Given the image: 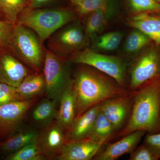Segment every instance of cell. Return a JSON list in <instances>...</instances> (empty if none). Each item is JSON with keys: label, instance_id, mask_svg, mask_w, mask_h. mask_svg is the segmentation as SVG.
Listing matches in <instances>:
<instances>
[{"label": "cell", "instance_id": "obj_1", "mask_svg": "<svg viewBox=\"0 0 160 160\" xmlns=\"http://www.w3.org/2000/svg\"><path fill=\"white\" fill-rule=\"evenodd\" d=\"M78 65L72 78L76 118L106 100L129 93L107 75L91 66Z\"/></svg>", "mask_w": 160, "mask_h": 160}, {"label": "cell", "instance_id": "obj_2", "mask_svg": "<svg viewBox=\"0 0 160 160\" xmlns=\"http://www.w3.org/2000/svg\"><path fill=\"white\" fill-rule=\"evenodd\" d=\"M130 92L131 114L126 126L118 132V136L122 137L138 130L160 132V76Z\"/></svg>", "mask_w": 160, "mask_h": 160}, {"label": "cell", "instance_id": "obj_3", "mask_svg": "<svg viewBox=\"0 0 160 160\" xmlns=\"http://www.w3.org/2000/svg\"><path fill=\"white\" fill-rule=\"evenodd\" d=\"M77 15L75 12L68 8L27 7L19 16L17 24L33 30L43 44L60 28L76 21Z\"/></svg>", "mask_w": 160, "mask_h": 160}, {"label": "cell", "instance_id": "obj_4", "mask_svg": "<svg viewBox=\"0 0 160 160\" xmlns=\"http://www.w3.org/2000/svg\"><path fill=\"white\" fill-rule=\"evenodd\" d=\"M43 44L33 30L16 24L13 27L9 49L32 71L42 72L45 59Z\"/></svg>", "mask_w": 160, "mask_h": 160}, {"label": "cell", "instance_id": "obj_5", "mask_svg": "<svg viewBox=\"0 0 160 160\" xmlns=\"http://www.w3.org/2000/svg\"><path fill=\"white\" fill-rule=\"evenodd\" d=\"M72 62L93 67L126 88V66L121 58L101 54L89 48L78 52L70 58Z\"/></svg>", "mask_w": 160, "mask_h": 160}, {"label": "cell", "instance_id": "obj_6", "mask_svg": "<svg viewBox=\"0 0 160 160\" xmlns=\"http://www.w3.org/2000/svg\"><path fill=\"white\" fill-rule=\"evenodd\" d=\"M43 72L46 82V97L58 102L63 92L72 79L66 59L58 56L45 48Z\"/></svg>", "mask_w": 160, "mask_h": 160}, {"label": "cell", "instance_id": "obj_7", "mask_svg": "<svg viewBox=\"0 0 160 160\" xmlns=\"http://www.w3.org/2000/svg\"><path fill=\"white\" fill-rule=\"evenodd\" d=\"M66 24L47 39V49L60 57L67 59L79 51L85 45L86 36L79 23Z\"/></svg>", "mask_w": 160, "mask_h": 160}, {"label": "cell", "instance_id": "obj_8", "mask_svg": "<svg viewBox=\"0 0 160 160\" xmlns=\"http://www.w3.org/2000/svg\"><path fill=\"white\" fill-rule=\"evenodd\" d=\"M160 76V51L157 47H151L140 55L132 65L128 90L136 91Z\"/></svg>", "mask_w": 160, "mask_h": 160}, {"label": "cell", "instance_id": "obj_9", "mask_svg": "<svg viewBox=\"0 0 160 160\" xmlns=\"http://www.w3.org/2000/svg\"><path fill=\"white\" fill-rule=\"evenodd\" d=\"M37 98L15 101L0 106V139L4 140L17 132L26 114Z\"/></svg>", "mask_w": 160, "mask_h": 160}, {"label": "cell", "instance_id": "obj_10", "mask_svg": "<svg viewBox=\"0 0 160 160\" xmlns=\"http://www.w3.org/2000/svg\"><path fill=\"white\" fill-rule=\"evenodd\" d=\"M100 111L109 120L117 133L126 126L132 106L131 92L112 98L101 103Z\"/></svg>", "mask_w": 160, "mask_h": 160}, {"label": "cell", "instance_id": "obj_11", "mask_svg": "<svg viewBox=\"0 0 160 160\" xmlns=\"http://www.w3.org/2000/svg\"><path fill=\"white\" fill-rule=\"evenodd\" d=\"M67 140L66 133L54 119L38 134L37 143L46 159L57 158Z\"/></svg>", "mask_w": 160, "mask_h": 160}, {"label": "cell", "instance_id": "obj_12", "mask_svg": "<svg viewBox=\"0 0 160 160\" xmlns=\"http://www.w3.org/2000/svg\"><path fill=\"white\" fill-rule=\"evenodd\" d=\"M6 50H0V82L17 87L26 77L34 72Z\"/></svg>", "mask_w": 160, "mask_h": 160}, {"label": "cell", "instance_id": "obj_13", "mask_svg": "<svg viewBox=\"0 0 160 160\" xmlns=\"http://www.w3.org/2000/svg\"><path fill=\"white\" fill-rule=\"evenodd\" d=\"M104 145L89 138L67 141L56 159H93Z\"/></svg>", "mask_w": 160, "mask_h": 160}, {"label": "cell", "instance_id": "obj_14", "mask_svg": "<svg viewBox=\"0 0 160 160\" xmlns=\"http://www.w3.org/2000/svg\"><path fill=\"white\" fill-rule=\"evenodd\" d=\"M146 133L143 130H138L124 136L119 141L109 144L102 151L99 152L93 160H115L124 155L130 154Z\"/></svg>", "mask_w": 160, "mask_h": 160}, {"label": "cell", "instance_id": "obj_15", "mask_svg": "<svg viewBox=\"0 0 160 160\" xmlns=\"http://www.w3.org/2000/svg\"><path fill=\"white\" fill-rule=\"evenodd\" d=\"M129 26L142 32L160 46V14L152 12L136 13L128 21Z\"/></svg>", "mask_w": 160, "mask_h": 160}, {"label": "cell", "instance_id": "obj_16", "mask_svg": "<svg viewBox=\"0 0 160 160\" xmlns=\"http://www.w3.org/2000/svg\"><path fill=\"white\" fill-rule=\"evenodd\" d=\"M58 102L59 106L55 120L66 133L71 127L76 118L75 100L72 79L63 92Z\"/></svg>", "mask_w": 160, "mask_h": 160}, {"label": "cell", "instance_id": "obj_17", "mask_svg": "<svg viewBox=\"0 0 160 160\" xmlns=\"http://www.w3.org/2000/svg\"><path fill=\"white\" fill-rule=\"evenodd\" d=\"M100 104L92 107L75 118L71 127L66 132L67 141L89 137L95 121L100 111Z\"/></svg>", "mask_w": 160, "mask_h": 160}, {"label": "cell", "instance_id": "obj_18", "mask_svg": "<svg viewBox=\"0 0 160 160\" xmlns=\"http://www.w3.org/2000/svg\"><path fill=\"white\" fill-rule=\"evenodd\" d=\"M17 89L24 100L37 98L46 90V82L43 72H33L25 78Z\"/></svg>", "mask_w": 160, "mask_h": 160}, {"label": "cell", "instance_id": "obj_19", "mask_svg": "<svg viewBox=\"0 0 160 160\" xmlns=\"http://www.w3.org/2000/svg\"><path fill=\"white\" fill-rule=\"evenodd\" d=\"M38 133L35 130L18 131L0 142V153L9 155L36 141Z\"/></svg>", "mask_w": 160, "mask_h": 160}, {"label": "cell", "instance_id": "obj_20", "mask_svg": "<svg viewBox=\"0 0 160 160\" xmlns=\"http://www.w3.org/2000/svg\"><path fill=\"white\" fill-rule=\"evenodd\" d=\"M117 133L112 124L100 111L89 138L105 145Z\"/></svg>", "mask_w": 160, "mask_h": 160}, {"label": "cell", "instance_id": "obj_21", "mask_svg": "<svg viewBox=\"0 0 160 160\" xmlns=\"http://www.w3.org/2000/svg\"><path fill=\"white\" fill-rule=\"evenodd\" d=\"M112 12V6L92 12L86 18L84 29L86 37H92L105 26Z\"/></svg>", "mask_w": 160, "mask_h": 160}, {"label": "cell", "instance_id": "obj_22", "mask_svg": "<svg viewBox=\"0 0 160 160\" xmlns=\"http://www.w3.org/2000/svg\"><path fill=\"white\" fill-rule=\"evenodd\" d=\"M57 103L48 98L42 100L32 111V118L34 122L45 126L55 119Z\"/></svg>", "mask_w": 160, "mask_h": 160}, {"label": "cell", "instance_id": "obj_23", "mask_svg": "<svg viewBox=\"0 0 160 160\" xmlns=\"http://www.w3.org/2000/svg\"><path fill=\"white\" fill-rule=\"evenodd\" d=\"M27 7V0H0V15L15 26L19 15Z\"/></svg>", "mask_w": 160, "mask_h": 160}, {"label": "cell", "instance_id": "obj_24", "mask_svg": "<svg viewBox=\"0 0 160 160\" xmlns=\"http://www.w3.org/2000/svg\"><path fill=\"white\" fill-rule=\"evenodd\" d=\"M7 160H43L46 158L40 150L36 141L6 157Z\"/></svg>", "mask_w": 160, "mask_h": 160}, {"label": "cell", "instance_id": "obj_25", "mask_svg": "<svg viewBox=\"0 0 160 160\" xmlns=\"http://www.w3.org/2000/svg\"><path fill=\"white\" fill-rule=\"evenodd\" d=\"M111 0H82L73 5L77 15L84 18L93 12L112 6Z\"/></svg>", "mask_w": 160, "mask_h": 160}, {"label": "cell", "instance_id": "obj_26", "mask_svg": "<svg viewBox=\"0 0 160 160\" xmlns=\"http://www.w3.org/2000/svg\"><path fill=\"white\" fill-rule=\"evenodd\" d=\"M131 32L126 38L125 49L128 53H135L146 47L151 40L147 35L138 29Z\"/></svg>", "mask_w": 160, "mask_h": 160}, {"label": "cell", "instance_id": "obj_27", "mask_svg": "<svg viewBox=\"0 0 160 160\" xmlns=\"http://www.w3.org/2000/svg\"><path fill=\"white\" fill-rule=\"evenodd\" d=\"M122 38L123 33L121 32H107L98 38L95 43L96 46L102 50L113 51L120 46Z\"/></svg>", "mask_w": 160, "mask_h": 160}, {"label": "cell", "instance_id": "obj_28", "mask_svg": "<svg viewBox=\"0 0 160 160\" xmlns=\"http://www.w3.org/2000/svg\"><path fill=\"white\" fill-rule=\"evenodd\" d=\"M132 9L140 12H152L160 14V5L155 0H129Z\"/></svg>", "mask_w": 160, "mask_h": 160}, {"label": "cell", "instance_id": "obj_29", "mask_svg": "<svg viewBox=\"0 0 160 160\" xmlns=\"http://www.w3.org/2000/svg\"><path fill=\"white\" fill-rule=\"evenodd\" d=\"M24 100L18 93L17 87L0 82V106Z\"/></svg>", "mask_w": 160, "mask_h": 160}, {"label": "cell", "instance_id": "obj_30", "mask_svg": "<svg viewBox=\"0 0 160 160\" xmlns=\"http://www.w3.org/2000/svg\"><path fill=\"white\" fill-rule=\"evenodd\" d=\"M13 27L9 21L0 18V50L9 49Z\"/></svg>", "mask_w": 160, "mask_h": 160}, {"label": "cell", "instance_id": "obj_31", "mask_svg": "<svg viewBox=\"0 0 160 160\" xmlns=\"http://www.w3.org/2000/svg\"><path fill=\"white\" fill-rule=\"evenodd\" d=\"M159 158L144 144L137 147L130 154L129 160H158Z\"/></svg>", "mask_w": 160, "mask_h": 160}, {"label": "cell", "instance_id": "obj_32", "mask_svg": "<svg viewBox=\"0 0 160 160\" xmlns=\"http://www.w3.org/2000/svg\"><path fill=\"white\" fill-rule=\"evenodd\" d=\"M145 144L160 159V132L146 133L143 141Z\"/></svg>", "mask_w": 160, "mask_h": 160}, {"label": "cell", "instance_id": "obj_33", "mask_svg": "<svg viewBox=\"0 0 160 160\" xmlns=\"http://www.w3.org/2000/svg\"><path fill=\"white\" fill-rule=\"evenodd\" d=\"M28 8L31 9L42 8L53 0H27Z\"/></svg>", "mask_w": 160, "mask_h": 160}, {"label": "cell", "instance_id": "obj_34", "mask_svg": "<svg viewBox=\"0 0 160 160\" xmlns=\"http://www.w3.org/2000/svg\"><path fill=\"white\" fill-rule=\"evenodd\" d=\"M70 1L72 3L73 5H74L75 3H77L78 2H79V1H82V0H70Z\"/></svg>", "mask_w": 160, "mask_h": 160}, {"label": "cell", "instance_id": "obj_35", "mask_svg": "<svg viewBox=\"0 0 160 160\" xmlns=\"http://www.w3.org/2000/svg\"><path fill=\"white\" fill-rule=\"evenodd\" d=\"M155 1L156 2H157L160 5V0H155Z\"/></svg>", "mask_w": 160, "mask_h": 160}, {"label": "cell", "instance_id": "obj_36", "mask_svg": "<svg viewBox=\"0 0 160 160\" xmlns=\"http://www.w3.org/2000/svg\"><path fill=\"white\" fill-rule=\"evenodd\" d=\"M1 15H0V18H1Z\"/></svg>", "mask_w": 160, "mask_h": 160}]
</instances>
